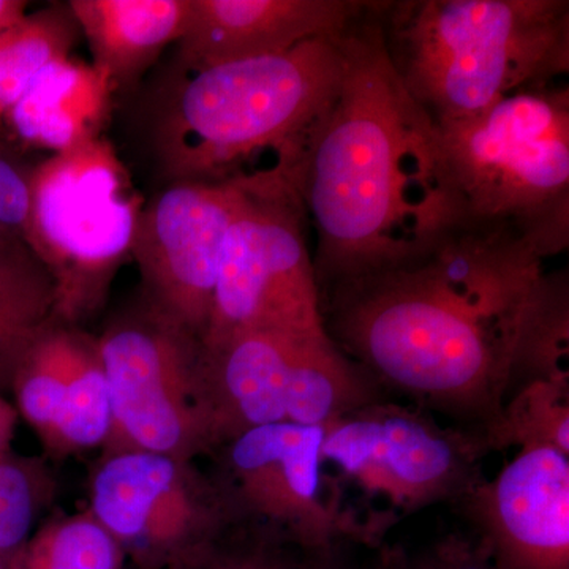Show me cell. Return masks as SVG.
<instances>
[{"label":"cell","mask_w":569,"mask_h":569,"mask_svg":"<svg viewBox=\"0 0 569 569\" xmlns=\"http://www.w3.org/2000/svg\"><path fill=\"white\" fill-rule=\"evenodd\" d=\"M546 258L522 228L468 219L413 260L325 288L326 332L381 391L486 443Z\"/></svg>","instance_id":"1"},{"label":"cell","mask_w":569,"mask_h":569,"mask_svg":"<svg viewBox=\"0 0 569 569\" xmlns=\"http://www.w3.org/2000/svg\"><path fill=\"white\" fill-rule=\"evenodd\" d=\"M378 7L347 32L342 84L295 182L321 291L413 260L468 220L440 127L389 61Z\"/></svg>","instance_id":"2"},{"label":"cell","mask_w":569,"mask_h":569,"mask_svg":"<svg viewBox=\"0 0 569 569\" xmlns=\"http://www.w3.org/2000/svg\"><path fill=\"white\" fill-rule=\"evenodd\" d=\"M347 32L283 54L186 71L153 133L168 183L274 181L295 189L342 84Z\"/></svg>","instance_id":"3"},{"label":"cell","mask_w":569,"mask_h":569,"mask_svg":"<svg viewBox=\"0 0 569 569\" xmlns=\"http://www.w3.org/2000/svg\"><path fill=\"white\" fill-rule=\"evenodd\" d=\"M378 21L396 73L437 126L569 70L568 0H392Z\"/></svg>","instance_id":"4"},{"label":"cell","mask_w":569,"mask_h":569,"mask_svg":"<svg viewBox=\"0 0 569 569\" xmlns=\"http://www.w3.org/2000/svg\"><path fill=\"white\" fill-rule=\"evenodd\" d=\"M440 127L468 219L522 228L549 257L569 244V86H530Z\"/></svg>","instance_id":"5"},{"label":"cell","mask_w":569,"mask_h":569,"mask_svg":"<svg viewBox=\"0 0 569 569\" xmlns=\"http://www.w3.org/2000/svg\"><path fill=\"white\" fill-rule=\"evenodd\" d=\"M26 246L50 274L59 323L103 301L132 250L144 204L104 137L78 142L32 168Z\"/></svg>","instance_id":"6"},{"label":"cell","mask_w":569,"mask_h":569,"mask_svg":"<svg viewBox=\"0 0 569 569\" xmlns=\"http://www.w3.org/2000/svg\"><path fill=\"white\" fill-rule=\"evenodd\" d=\"M203 355L219 445L258 426L326 427L385 399L326 331L253 329Z\"/></svg>","instance_id":"7"},{"label":"cell","mask_w":569,"mask_h":569,"mask_svg":"<svg viewBox=\"0 0 569 569\" xmlns=\"http://www.w3.org/2000/svg\"><path fill=\"white\" fill-rule=\"evenodd\" d=\"M97 346L110 389L111 452L192 462L219 447L200 340L148 306L111 325Z\"/></svg>","instance_id":"8"},{"label":"cell","mask_w":569,"mask_h":569,"mask_svg":"<svg viewBox=\"0 0 569 569\" xmlns=\"http://www.w3.org/2000/svg\"><path fill=\"white\" fill-rule=\"evenodd\" d=\"M242 186L201 346L216 347L253 329L326 331L309 222L293 187L272 181Z\"/></svg>","instance_id":"9"},{"label":"cell","mask_w":569,"mask_h":569,"mask_svg":"<svg viewBox=\"0 0 569 569\" xmlns=\"http://www.w3.org/2000/svg\"><path fill=\"white\" fill-rule=\"evenodd\" d=\"M485 440L458 427H440L421 410L387 399L356 408L325 427L321 458L365 496L396 515H413L441 501L459 503L481 479Z\"/></svg>","instance_id":"10"},{"label":"cell","mask_w":569,"mask_h":569,"mask_svg":"<svg viewBox=\"0 0 569 569\" xmlns=\"http://www.w3.org/2000/svg\"><path fill=\"white\" fill-rule=\"evenodd\" d=\"M227 508L190 462L170 456L110 452L92 479L93 518L144 568H173L208 548Z\"/></svg>","instance_id":"11"},{"label":"cell","mask_w":569,"mask_h":569,"mask_svg":"<svg viewBox=\"0 0 569 569\" xmlns=\"http://www.w3.org/2000/svg\"><path fill=\"white\" fill-rule=\"evenodd\" d=\"M325 427L268 425L224 441V501L302 548L367 542L326 481Z\"/></svg>","instance_id":"12"},{"label":"cell","mask_w":569,"mask_h":569,"mask_svg":"<svg viewBox=\"0 0 569 569\" xmlns=\"http://www.w3.org/2000/svg\"><path fill=\"white\" fill-rule=\"evenodd\" d=\"M242 183L170 182L142 208L130 254L148 306L203 342L224 236Z\"/></svg>","instance_id":"13"},{"label":"cell","mask_w":569,"mask_h":569,"mask_svg":"<svg viewBox=\"0 0 569 569\" xmlns=\"http://www.w3.org/2000/svg\"><path fill=\"white\" fill-rule=\"evenodd\" d=\"M497 569H569V455L522 447L459 501Z\"/></svg>","instance_id":"14"},{"label":"cell","mask_w":569,"mask_h":569,"mask_svg":"<svg viewBox=\"0 0 569 569\" xmlns=\"http://www.w3.org/2000/svg\"><path fill=\"white\" fill-rule=\"evenodd\" d=\"M365 0H190L178 43L183 71L283 54L306 41L346 33Z\"/></svg>","instance_id":"15"},{"label":"cell","mask_w":569,"mask_h":569,"mask_svg":"<svg viewBox=\"0 0 569 569\" xmlns=\"http://www.w3.org/2000/svg\"><path fill=\"white\" fill-rule=\"evenodd\" d=\"M112 92L102 71L66 56L33 78L2 126L24 148L67 151L78 142L102 137Z\"/></svg>","instance_id":"16"},{"label":"cell","mask_w":569,"mask_h":569,"mask_svg":"<svg viewBox=\"0 0 569 569\" xmlns=\"http://www.w3.org/2000/svg\"><path fill=\"white\" fill-rule=\"evenodd\" d=\"M97 70L114 91L132 84L170 43H178L190 0H70Z\"/></svg>","instance_id":"17"},{"label":"cell","mask_w":569,"mask_h":569,"mask_svg":"<svg viewBox=\"0 0 569 569\" xmlns=\"http://www.w3.org/2000/svg\"><path fill=\"white\" fill-rule=\"evenodd\" d=\"M59 323L54 284L28 246H0V391L37 337Z\"/></svg>","instance_id":"18"},{"label":"cell","mask_w":569,"mask_h":569,"mask_svg":"<svg viewBox=\"0 0 569 569\" xmlns=\"http://www.w3.org/2000/svg\"><path fill=\"white\" fill-rule=\"evenodd\" d=\"M568 356V272H545L531 295L512 347L507 397L535 381H569Z\"/></svg>","instance_id":"19"},{"label":"cell","mask_w":569,"mask_h":569,"mask_svg":"<svg viewBox=\"0 0 569 569\" xmlns=\"http://www.w3.org/2000/svg\"><path fill=\"white\" fill-rule=\"evenodd\" d=\"M82 339L84 335L67 325H51L28 348L11 380L17 413L48 448L69 395Z\"/></svg>","instance_id":"20"},{"label":"cell","mask_w":569,"mask_h":569,"mask_svg":"<svg viewBox=\"0 0 569 569\" xmlns=\"http://www.w3.org/2000/svg\"><path fill=\"white\" fill-rule=\"evenodd\" d=\"M77 21L69 7L26 14L3 32L0 50V126L7 112L20 100L33 78L56 59L70 56L77 39Z\"/></svg>","instance_id":"21"},{"label":"cell","mask_w":569,"mask_h":569,"mask_svg":"<svg viewBox=\"0 0 569 569\" xmlns=\"http://www.w3.org/2000/svg\"><path fill=\"white\" fill-rule=\"evenodd\" d=\"M126 552L92 512L52 520L37 530L7 569H123Z\"/></svg>","instance_id":"22"},{"label":"cell","mask_w":569,"mask_h":569,"mask_svg":"<svg viewBox=\"0 0 569 569\" xmlns=\"http://www.w3.org/2000/svg\"><path fill=\"white\" fill-rule=\"evenodd\" d=\"M489 451L509 447H553L569 455V381H535L505 399L489 433Z\"/></svg>","instance_id":"23"},{"label":"cell","mask_w":569,"mask_h":569,"mask_svg":"<svg viewBox=\"0 0 569 569\" xmlns=\"http://www.w3.org/2000/svg\"><path fill=\"white\" fill-rule=\"evenodd\" d=\"M110 432L111 402L107 373L97 340L84 335L50 448L66 455L84 451L107 445Z\"/></svg>","instance_id":"24"},{"label":"cell","mask_w":569,"mask_h":569,"mask_svg":"<svg viewBox=\"0 0 569 569\" xmlns=\"http://www.w3.org/2000/svg\"><path fill=\"white\" fill-rule=\"evenodd\" d=\"M321 550L302 548L293 539L264 527L263 535H258L250 541L222 545L219 537L197 556L181 561L173 568L312 569Z\"/></svg>","instance_id":"25"},{"label":"cell","mask_w":569,"mask_h":569,"mask_svg":"<svg viewBox=\"0 0 569 569\" xmlns=\"http://www.w3.org/2000/svg\"><path fill=\"white\" fill-rule=\"evenodd\" d=\"M43 479L29 460L0 458V557L13 556L31 538L41 507Z\"/></svg>","instance_id":"26"},{"label":"cell","mask_w":569,"mask_h":569,"mask_svg":"<svg viewBox=\"0 0 569 569\" xmlns=\"http://www.w3.org/2000/svg\"><path fill=\"white\" fill-rule=\"evenodd\" d=\"M29 174L0 149V246L26 244L31 189Z\"/></svg>","instance_id":"27"},{"label":"cell","mask_w":569,"mask_h":569,"mask_svg":"<svg viewBox=\"0 0 569 569\" xmlns=\"http://www.w3.org/2000/svg\"><path fill=\"white\" fill-rule=\"evenodd\" d=\"M389 569H497L477 538L449 535L415 560L396 552L385 553Z\"/></svg>","instance_id":"28"},{"label":"cell","mask_w":569,"mask_h":569,"mask_svg":"<svg viewBox=\"0 0 569 569\" xmlns=\"http://www.w3.org/2000/svg\"><path fill=\"white\" fill-rule=\"evenodd\" d=\"M17 421V408L0 391V458L11 452V441H13Z\"/></svg>","instance_id":"29"},{"label":"cell","mask_w":569,"mask_h":569,"mask_svg":"<svg viewBox=\"0 0 569 569\" xmlns=\"http://www.w3.org/2000/svg\"><path fill=\"white\" fill-rule=\"evenodd\" d=\"M347 545L321 550L312 569H351L346 556Z\"/></svg>","instance_id":"30"},{"label":"cell","mask_w":569,"mask_h":569,"mask_svg":"<svg viewBox=\"0 0 569 569\" xmlns=\"http://www.w3.org/2000/svg\"><path fill=\"white\" fill-rule=\"evenodd\" d=\"M28 2L22 0H0V32L18 24L26 17Z\"/></svg>","instance_id":"31"},{"label":"cell","mask_w":569,"mask_h":569,"mask_svg":"<svg viewBox=\"0 0 569 569\" xmlns=\"http://www.w3.org/2000/svg\"><path fill=\"white\" fill-rule=\"evenodd\" d=\"M0 569H7L6 560L0 557Z\"/></svg>","instance_id":"32"},{"label":"cell","mask_w":569,"mask_h":569,"mask_svg":"<svg viewBox=\"0 0 569 569\" xmlns=\"http://www.w3.org/2000/svg\"><path fill=\"white\" fill-rule=\"evenodd\" d=\"M3 32H6V31L0 32V50H2Z\"/></svg>","instance_id":"33"},{"label":"cell","mask_w":569,"mask_h":569,"mask_svg":"<svg viewBox=\"0 0 569 569\" xmlns=\"http://www.w3.org/2000/svg\"><path fill=\"white\" fill-rule=\"evenodd\" d=\"M380 569H389V568H388V565H387V563H385V560H381V567H380Z\"/></svg>","instance_id":"34"}]
</instances>
